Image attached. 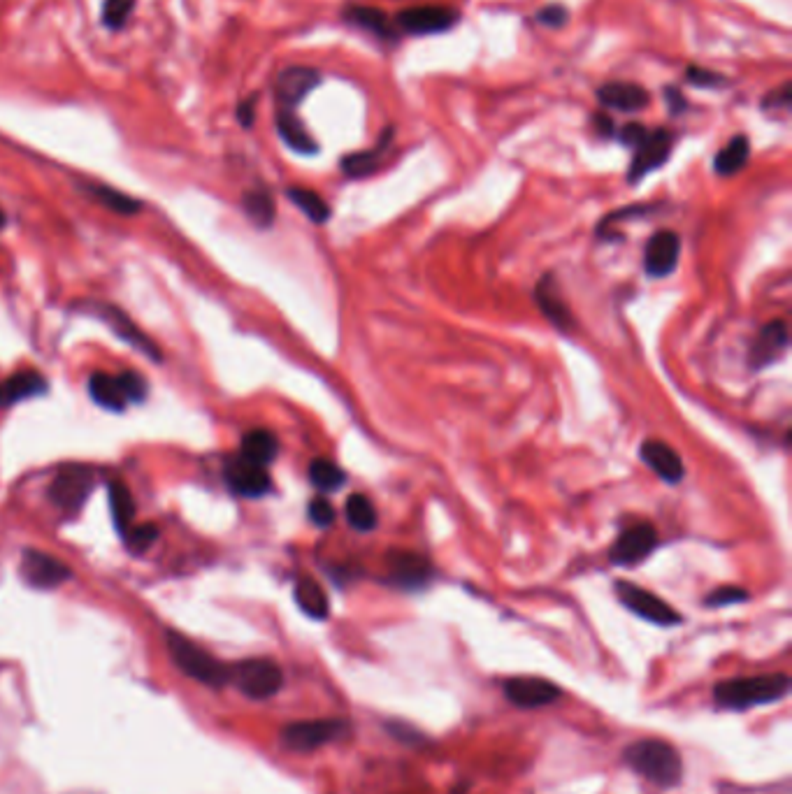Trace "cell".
<instances>
[{
    "instance_id": "cell-1",
    "label": "cell",
    "mask_w": 792,
    "mask_h": 794,
    "mask_svg": "<svg viewBox=\"0 0 792 794\" xmlns=\"http://www.w3.org/2000/svg\"><path fill=\"white\" fill-rule=\"evenodd\" d=\"M788 674H762L720 681L714 688V702L725 711H748L755 706L774 704L790 692Z\"/></svg>"
},
{
    "instance_id": "cell-2",
    "label": "cell",
    "mask_w": 792,
    "mask_h": 794,
    "mask_svg": "<svg viewBox=\"0 0 792 794\" xmlns=\"http://www.w3.org/2000/svg\"><path fill=\"white\" fill-rule=\"evenodd\" d=\"M625 764L658 788H676L683 778V762L672 743L639 739L623 753Z\"/></svg>"
},
{
    "instance_id": "cell-3",
    "label": "cell",
    "mask_w": 792,
    "mask_h": 794,
    "mask_svg": "<svg viewBox=\"0 0 792 794\" xmlns=\"http://www.w3.org/2000/svg\"><path fill=\"white\" fill-rule=\"evenodd\" d=\"M165 644H168V653L172 662L177 664V669L184 676L193 678V681L207 685V688H226L230 683V667L216 660L214 655L203 651L198 644H193L191 639H186L184 634L170 630L165 634Z\"/></svg>"
},
{
    "instance_id": "cell-4",
    "label": "cell",
    "mask_w": 792,
    "mask_h": 794,
    "mask_svg": "<svg viewBox=\"0 0 792 794\" xmlns=\"http://www.w3.org/2000/svg\"><path fill=\"white\" fill-rule=\"evenodd\" d=\"M230 683L244 697L263 702V699L275 697L282 690L284 671L270 658H249L230 667Z\"/></svg>"
},
{
    "instance_id": "cell-5",
    "label": "cell",
    "mask_w": 792,
    "mask_h": 794,
    "mask_svg": "<svg viewBox=\"0 0 792 794\" xmlns=\"http://www.w3.org/2000/svg\"><path fill=\"white\" fill-rule=\"evenodd\" d=\"M349 723L340 718H326V720H298L282 729L279 739H282L284 748L293 750V753H312L328 743L342 741L344 736H349Z\"/></svg>"
},
{
    "instance_id": "cell-6",
    "label": "cell",
    "mask_w": 792,
    "mask_h": 794,
    "mask_svg": "<svg viewBox=\"0 0 792 794\" xmlns=\"http://www.w3.org/2000/svg\"><path fill=\"white\" fill-rule=\"evenodd\" d=\"M616 595L621 599L625 609L635 613V616L648 620V623L660 627H674L683 623V618L669 606L665 599L653 595L651 590L639 588L632 581H616Z\"/></svg>"
},
{
    "instance_id": "cell-7",
    "label": "cell",
    "mask_w": 792,
    "mask_h": 794,
    "mask_svg": "<svg viewBox=\"0 0 792 794\" xmlns=\"http://www.w3.org/2000/svg\"><path fill=\"white\" fill-rule=\"evenodd\" d=\"M458 19L460 14L449 5H416L395 14V26L409 35H435L451 31Z\"/></svg>"
},
{
    "instance_id": "cell-8",
    "label": "cell",
    "mask_w": 792,
    "mask_h": 794,
    "mask_svg": "<svg viewBox=\"0 0 792 794\" xmlns=\"http://www.w3.org/2000/svg\"><path fill=\"white\" fill-rule=\"evenodd\" d=\"M96 476L89 467H63L49 486V500L63 511H77L89 500Z\"/></svg>"
},
{
    "instance_id": "cell-9",
    "label": "cell",
    "mask_w": 792,
    "mask_h": 794,
    "mask_svg": "<svg viewBox=\"0 0 792 794\" xmlns=\"http://www.w3.org/2000/svg\"><path fill=\"white\" fill-rule=\"evenodd\" d=\"M19 572L28 586L38 590H54L72 579V569L66 562L45 551H35V548L24 551Z\"/></svg>"
},
{
    "instance_id": "cell-10",
    "label": "cell",
    "mask_w": 792,
    "mask_h": 794,
    "mask_svg": "<svg viewBox=\"0 0 792 794\" xmlns=\"http://www.w3.org/2000/svg\"><path fill=\"white\" fill-rule=\"evenodd\" d=\"M674 149V133L665 131V128H655L648 131L642 142L635 147V158H632L628 182L637 184L639 179L651 175L653 170L662 168L667 163V158L672 156Z\"/></svg>"
},
{
    "instance_id": "cell-11",
    "label": "cell",
    "mask_w": 792,
    "mask_h": 794,
    "mask_svg": "<svg viewBox=\"0 0 792 794\" xmlns=\"http://www.w3.org/2000/svg\"><path fill=\"white\" fill-rule=\"evenodd\" d=\"M504 697L516 709H542V706L558 702L563 692H560L556 683L546 681V678L516 676L504 683Z\"/></svg>"
},
{
    "instance_id": "cell-12",
    "label": "cell",
    "mask_w": 792,
    "mask_h": 794,
    "mask_svg": "<svg viewBox=\"0 0 792 794\" xmlns=\"http://www.w3.org/2000/svg\"><path fill=\"white\" fill-rule=\"evenodd\" d=\"M386 565H388V579H391L393 586H398L402 590L426 588L432 581V576H435V569H432L430 560L412 551L388 553Z\"/></svg>"
},
{
    "instance_id": "cell-13",
    "label": "cell",
    "mask_w": 792,
    "mask_h": 794,
    "mask_svg": "<svg viewBox=\"0 0 792 794\" xmlns=\"http://www.w3.org/2000/svg\"><path fill=\"white\" fill-rule=\"evenodd\" d=\"M655 546H658V532L651 523H639L614 541L609 560L618 567H635L655 551Z\"/></svg>"
},
{
    "instance_id": "cell-14",
    "label": "cell",
    "mask_w": 792,
    "mask_h": 794,
    "mask_svg": "<svg viewBox=\"0 0 792 794\" xmlns=\"http://www.w3.org/2000/svg\"><path fill=\"white\" fill-rule=\"evenodd\" d=\"M89 309H91V314H96L98 319H103L107 326L117 332V335L124 339L126 344L135 346V349L142 351L144 356H149L151 360H156V363L161 360V351L156 349V344L151 342V339L144 335V332L138 326H135V323L128 319V316L121 312L119 307L103 305V302H91Z\"/></svg>"
},
{
    "instance_id": "cell-15",
    "label": "cell",
    "mask_w": 792,
    "mask_h": 794,
    "mask_svg": "<svg viewBox=\"0 0 792 794\" xmlns=\"http://www.w3.org/2000/svg\"><path fill=\"white\" fill-rule=\"evenodd\" d=\"M226 481L230 490L242 497H263L268 495L272 488L268 469L249 463V460H244L242 456L228 460Z\"/></svg>"
},
{
    "instance_id": "cell-16",
    "label": "cell",
    "mask_w": 792,
    "mask_h": 794,
    "mask_svg": "<svg viewBox=\"0 0 792 794\" xmlns=\"http://www.w3.org/2000/svg\"><path fill=\"white\" fill-rule=\"evenodd\" d=\"M679 254V235L672 233V230L655 233L648 240L644 254V270L648 277H667V274H672L676 270V263H679Z\"/></svg>"
},
{
    "instance_id": "cell-17",
    "label": "cell",
    "mask_w": 792,
    "mask_h": 794,
    "mask_svg": "<svg viewBox=\"0 0 792 794\" xmlns=\"http://www.w3.org/2000/svg\"><path fill=\"white\" fill-rule=\"evenodd\" d=\"M319 84H321V75L314 68H300V66L286 68L284 72H279L275 82L279 105L286 107V110H293V107L300 105Z\"/></svg>"
},
{
    "instance_id": "cell-18",
    "label": "cell",
    "mask_w": 792,
    "mask_h": 794,
    "mask_svg": "<svg viewBox=\"0 0 792 794\" xmlns=\"http://www.w3.org/2000/svg\"><path fill=\"white\" fill-rule=\"evenodd\" d=\"M788 342H790V335H788L786 323L783 321L767 323V326L760 330L758 339L753 342L751 353H748L751 367H755V370H762V367L776 363L781 353L788 349Z\"/></svg>"
},
{
    "instance_id": "cell-19",
    "label": "cell",
    "mask_w": 792,
    "mask_h": 794,
    "mask_svg": "<svg viewBox=\"0 0 792 794\" xmlns=\"http://www.w3.org/2000/svg\"><path fill=\"white\" fill-rule=\"evenodd\" d=\"M597 100L609 110L639 112L651 103V93L635 82H607L597 89Z\"/></svg>"
},
{
    "instance_id": "cell-20",
    "label": "cell",
    "mask_w": 792,
    "mask_h": 794,
    "mask_svg": "<svg viewBox=\"0 0 792 794\" xmlns=\"http://www.w3.org/2000/svg\"><path fill=\"white\" fill-rule=\"evenodd\" d=\"M639 456H642L644 463L651 467L662 481L679 483L683 476H686V467H683V460L679 458V453H676L672 446L665 442L648 439V442L642 444V449H639Z\"/></svg>"
},
{
    "instance_id": "cell-21",
    "label": "cell",
    "mask_w": 792,
    "mask_h": 794,
    "mask_svg": "<svg viewBox=\"0 0 792 794\" xmlns=\"http://www.w3.org/2000/svg\"><path fill=\"white\" fill-rule=\"evenodd\" d=\"M344 21L354 24L363 31L377 35L381 40H395L398 38V26L391 17L379 7H367V5H349L344 7Z\"/></svg>"
},
{
    "instance_id": "cell-22",
    "label": "cell",
    "mask_w": 792,
    "mask_h": 794,
    "mask_svg": "<svg viewBox=\"0 0 792 794\" xmlns=\"http://www.w3.org/2000/svg\"><path fill=\"white\" fill-rule=\"evenodd\" d=\"M45 391H47V381L40 372L21 370L0 384V407H12V404L28 400V397L42 395Z\"/></svg>"
},
{
    "instance_id": "cell-23",
    "label": "cell",
    "mask_w": 792,
    "mask_h": 794,
    "mask_svg": "<svg viewBox=\"0 0 792 794\" xmlns=\"http://www.w3.org/2000/svg\"><path fill=\"white\" fill-rule=\"evenodd\" d=\"M535 298H537L539 309H542L544 316L553 323V326L560 328V330H570L572 328V314H570V309L565 307L563 298H560L556 279L546 277V279L539 281V286H537V291H535Z\"/></svg>"
},
{
    "instance_id": "cell-24",
    "label": "cell",
    "mask_w": 792,
    "mask_h": 794,
    "mask_svg": "<svg viewBox=\"0 0 792 794\" xmlns=\"http://www.w3.org/2000/svg\"><path fill=\"white\" fill-rule=\"evenodd\" d=\"M277 131H279V135H282V140L288 144V147H291L293 151H298V154L309 156V154H316V151H319V144H316L314 137L307 133L305 124L295 117L293 110H286V107H282V110L277 112Z\"/></svg>"
},
{
    "instance_id": "cell-25",
    "label": "cell",
    "mask_w": 792,
    "mask_h": 794,
    "mask_svg": "<svg viewBox=\"0 0 792 794\" xmlns=\"http://www.w3.org/2000/svg\"><path fill=\"white\" fill-rule=\"evenodd\" d=\"M391 140H393V128H388V131L381 135V140H379V144L374 149L356 151V154L344 156L342 158L344 175L351 177V179H360V177L372 175V172L381 165V156H384V151L388 149V144H391Z\"/></svg>"
},
{
    "instance_id": "cell-26",
    "label": "cell",
    "mask_w": 792,
    "mask_h": 794,
    "mask_svg": "<svg viewBox=\"0 0 792 794\" xmlns=\"http://www.w3.org/2000/svg\"><path fill=\"white\" fill-rule=\"evenodd\" d=\"M279 453V442L270 430H249L242 437L240 456L249 463L268 467Z\"/></svg>"
},
{
    "instance_id": "cell-27",
    "label": "cell",
    "mask_w": 792,
    "mask_h": 794,
    "mask_svg": "<svg viewBox=\"0 0 792 794\" xmlns=\"http://www.w3.org/2000/svg\"><path fill=\"white\" fill-rule=\"evenodd\" d=\"M293 595L305 616L314 618V620L328 618V613H330L328 595H326V590H323L314 579H309V576H302V579H298Z\"/></svg>"
},
{
    "instance_id": "cell-28",
    "label": "cell",
    "mask_w": 792,
    "mask_h": 794,
    "mask_svg": "<svg viewBox=\"0 0 792 794\" xmlns=\"http://www.w3.org/2000/svg\"><path fill=\"white\" fill-rule=\"evenodd\" d=\"M107 495H110L114 528L119 530L121 537H126L128 530L135 525V500H133L131 490H128L124 481L114 479V481H110V490H107Z\"/></svg>"
},
{
    "instance_id": "cell-29",
    "label": "cell",
    "mask_w": 792,
    "mask_h": 794,
    "mask_svg": "<svg viewBox=\"0 0 792 794\" xmlns=\"http://www.w3.org/2000/svg\"><path fill=\"white\" fill-rule=\"evenodd\" d=\"M751 158V142L746 135H734L723 149L718 151L714 158V170L720 177L737 175L739 170H744V165Z\"/></svg>"
},
{
    "instance_id": "cell-30",
    "label": "cell",
    "mask_w": 792,
    "mask_h": 794,
    "mask_svg": "<svg viewBox=\"0 0 792 794\" xmlns=\"http://www.w3.org/2000/svg\"><path fill=\"white\" fill-rule=\"evenodd\" d=\"M89 395L91 400L100 404L103 409L110 411H124L126 409V397L121 393V388L117 384V377H110V374L98 372L89 379Z\"/></svg>"
},
{
    "instance_id": "cell-31",
    "label": "cell",
    "mask_w": 792,
    "mask_h": 794,
    "mask_svg": "<svg viewBox=\"0 0 792 794\" xmlns=\"http://www.w3.org/2000/svg\"><path fill=\"white\" fill-rule=\"evenodd\" d=\"M286 196L295 207H300V212L305 214L307 219H312L314 223H326L330 219L328 202L323 200L316 191L300 189V186H291V189L286 191Z\"/></svg>"
},
{
    "instance_id": "cell-32",
    "label": "cell",
    "mask_w": 792,
    "mask_h": 794,
    "mask_svg": "<svg viewBox=\"0 0 792 794\" xmlns=\"http://www.w3.org/2000/svg\"><path fill=\"white\" fill-rule=\"evenodd\" d=\"M344 514H347V521L351 528L358 532H370L377 528V523H379L377 509H374L370 497L358 495V493L349 497L347 507H344Z\"/></svg>"
},
{
    "instance_id": "cell-33",
    "label": "cell",
    "mask_w": 792,
    "mask_h": 794,
    "mask_svg": "<svg viewBox=\"0 0 792 794\" xmlns=\"http://www.w3.org/2000/svg\"><path fill=\"white\" fill-rule=\"evenodd\" d=\"M309 481H312L319 490L333 493V490H340L344 483H347V474H344L342 467H337L333 460L316 458L312 460V465H309Z\"/></svg>"
},
{
    "instance_id": "cell-34",
    "label": "cell",
    "mask_w": 792,
    "mask_h": 794,
    "mask_svg": "<svg viewBox=\"0 0 792 794\" xmlns=\"http://www.w3.org/2000/svg\"><path fill=\"white\" fill-rule=\"evenodd\" d=\"M86 191H89L91 196L100 202V205H105L107 209H112V212H117V214H138L142 207L140 200L126 196V193H121L117 189H110V186L91 184Z\"/></svg>"
},
{
    "instance_id": "cell-35",
    "label": "cell",
    "mask_w": 792,
    "mask_h": 794,
    "mask_svg": "<svg viewBox=\"0 0 792 794\" xmlns=\"http://www.w3.org/2000/svg\"><path fill=\"white\" fill-rule=\"evenodd\" d=\"M244 212L258 228H268L275 221V200L268 191H251L244 196Z\"/></svg>"
},
{
    "instance_id": "cell-36",
    "label": "cell",
    "mask_w": 792,
    "mask_h": 794,
    "mask_svg": "<svg viewBox=\"0 0 792 794\" xmlns=\"http://www.w3.org/2000/svg\"><path fill=\"white\" fill-rule=\"evenodd\" d=\"M135 10V0H105L103 21L107 28H124Z\"/></svg>"
},
{
    "instance_id": "cell-37",
    "label": "cell",
    "mask_w": 792,
    "mask_h": 794,
    "mask_svg": "<svg viewBox=\"0 0 792 794\" xmlns=\"http://www.w3.org/2000/svg\"><path fill=\"white\" fill-rule=\"evenodd\" d=\"M124 539H126V544H128V551H131V553H144L158 539V528H156V525H149V523L133 525V528L128 530V534H126Z\"/></svg>"
},
{
    "instance_id": "cell-38",
    "label": "cell",
    "mask_w": 792,
    "mask_h": 794,
    "mask_svg": "<svg viewBox=\"0 0 792 794\" xmlns=\"http://www.w3.org/2000/svg\"><path fill=\"white\" fill-rule=\"evenodd\" d=\"M117 384L124 393L126 402H142L147 397V381H144L138 372H121L117 377Z\"/></svg>"
},
{
    "instance_id": "cell-39",
    "label": "cell",
    "mask_w": 792,
    "mask_h": 794,
    "mask_svg": "<svg viewBox=\"0 0 792 794\" xmlns=\"http://www.w3.org/2000/svg\"><path fill=\"white\" fill-rule=\"evenodd\" d=\"M748 599V593L744 588H737V586H723V588H716L714 593H711L707 599H704V604L711 606V609H720V606H732V604H741Z\"/></svg>"
},
{
    "instance_id": "cell-40",
    "label": "cell",
    "mask_w": 792,
    "mask_h": 794,
    "mask_svg": "<svg viewBox=\"0 0 792 794\" xmlns=\"http://www.w3.org/2000/svg\"><path fill=\"white\" fill-rule=\"evenodd\" d=\"M535 21L546 28H563L567 21H570V12H567L565 5L553 3L542 7V10L535 14Z\"/></svg>"
},
{
    "instance_id": "cell-41",
    "label": "cell",
    "mask_w": 792,
    "mask_h": 794,
    "mask_svg": "<svg viewBox=\"0 0 792 794\" xmlns=\"http://www.w3.org/2000/svg\"><path fill=\"white\" fill-rule=\"evenodd\" d=\"M686 79L690 84L702 86V89H714V86L727 84V79L720 75V72L709 70V68H700V66H690L686 70Z\"/></svg>"
},
{
    "instance_id": "cell-42",
    "label": "cell",
    "mask_w": 792,
    "mask_h": 794,
    "mask_svg": "<svg viewBox=\"0 0 792 794\" xmlns=\"http://www.w3.org/2000/svg\"><path fill=\"white\" fill-rule=\"evenodd\" d=\"M762 107H765L767 112L769 110L790 112V107H792V84L786 82L783 86H779V89L769 91L767 96H765V100H762Z\"/></svg>"
},
{
    "instance_id": "cell-43",
    "label": "cell",
    "mask_w": 792,
    "mask_h": 794,
    "mask_svg": "<svg viewBox=\"0 0 792 794\" xmlns=\"http://www.w3.org/2000/svg\"><path fill=\"white\" fill-rule=\"evenodd\" d=\"M309 518H312V523L319 525V528H328V525L335 523L333 504L323 500V497H316V500L309 502Z\"/></svg>"
},
{
    "instance_id": "cell-44",
    "label": "cell",
    "mask_w": 792,
    "mask_h": 794,
    "mask_svg": "<svg viewBox=\"0 0 792 794\" xmlns=\"http://www.w3.org/2000/svg\"><path fill=\"white\" fill-rule=\"evenodd\" d=\"M646 133H648V128L646 126H642V124H628V126H623V131H621V142L623 144H628V147H637L639 142L644 140L646 137Z\"/></svg>"
},
{
    "instance_id": "cell-45",
    "label": "cell",
    "mask_w": 792,
    "mask_h": 794,
    "mask_svg": "<svg viewBox=\"0 0 792 794\" xmlns=\"http://www.w3.org/2000/svg\"><path fill=\"white\" fill-rule=\"evenodd\" d=\"M593 126H595V131L600 133V135H604V137L614 135V121H611L607 114H595Z\"/></svg>"
},
{
    "instance_id": "cell-46",
    "label": "cell",
    "mask_w": 792,
    "mask_h": 794,
    "mask_svg": "<svg viewBox=\"0 0 792 794\" xmlns=\"http://www.w3.org/2000/svg\"><path fill=\"white\" fill-rule=\"evenodd\" d=\"M667 103H669V110H672L674 114H679V112H683V107H686V98H683V93L676 91L674 86H669Z\"/></svg>"
},
{
    "instance_id": "cell-47",
    "label": "cell",
    "mask_w": 792,
    "mask_h": 794,
    "mask_svg": "<svg viewBox=\"0 0 792 794\" xmlns=\"http://www.w3.org/2000/svg\"><path fill=\"white\" fill-rule=\"evenodd\" d=\"M237 117H240L242 126H251V121H254V98L244 100L240 110H237Z\"/></svg>"
},
{
    "instance_id": "cell-48",
    "label": "cell",
    "mask_w": 792,
    "mask_h": 794,
    "mask_svg": "<svg viewBox=\"0 0 792 794\" xmlns=\"http://www.w3.org/2000/svg\"><path fill=\"white\" fill-rule=\"evenodd\" d=\"M5 223H7V219H5V212H3V209H0V230L5 228Z\"/></svg>"
}]
</instances>
